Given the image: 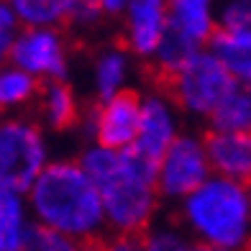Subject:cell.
Masks as SVG:
<instances>
[{
  "instance_id": "obj_8",
  "label": "cell",
  "mask_w": 251,
  "mask_h": 251,
  "mask_svg": "<svg viewBox=\"0 0 251 251\" xmlns=\"http://www.w3.org/2000/svg\"><path fill=\"white\" fill-rule=\"evenodd\" d=\"M141 102L144 100L131 90L118 93L116 98L102 102L95 118L98 146L116 151L133 146L141 128Z\"/></svg>"
},
{
  "instance_id": "obj_5",
  "label": "cell",
  "mask_w": 251,
  "mask_h": 251,
  "mask_svg": "<svg viewBox=\"0 0 251 251\" xmlns=\"http://www.w3.org/2000/svg\"><path fill=\"white\" fill-rule=\"evenodd\" d=\"M47 169V146L36 126L26 121L0 123V187L18 195L31 192Z\"/></svg>"
},
{
  "instance_id": "obj_2",
  "label": "cell",
  "mask_w": 251,
  "mask_h": 251,
  "mask_svg": "<svg viewBox=\"0 0 251 251\" xmlns=\"http://www.w3.org/2000/svg\"><path fill=\"white\" fill-rule=\"evenodd\" d=\"M36 223L75 241H98L105 226L100 190L75 162H54L28 192Z\"/></svg>"
},
{
  "instance_id": "obj_20",
  "label": "cell",
  "mask_w": 251,
  "mask_h": 251,
  "mask_svg": "<svg viewBox=\"0 0 251 251\" xmlns=\"http://www.w3.org/2000/svg\"><path fill=\"white\" fill-rule=\"evenodd\" d=\"M126 77V56L121 51H108L98 62V93L102 100H110L121 93V82Z\"/></svg>"
},
{
  "instance_id": "obj_3",
  "label": "cell",
  "mask_w": 251,
  "mask_h": 251,
  "mask_svg": "<svg viewBox=\"0 0 251 251\" xmlns=\"http://www.w3.org/2000/svg\"><path fill=\"white\" fill-rule=\"evenodd\" d=\"M182 221L198 238L221 251H244L251 238L249 187L213 175L182 202Z\"/></svg>"
},
{
  "instance_id": "obj_11",
  "label": "cell",
  "mask_w": 251,
  "mask_h": 251,
  "mask_svg": "<svg viewBox=\"0 0 251 251\" xmlns=\"http://www.w3.org/2000/svg\"><path fill=\"white\" fill-rule=\"evenodd\" d=\"M175 139H177V128H175L172 108L162 98H146L141 102V128L133 146L149 159H154V162H162V156L175 144Z\"/></svg>"
},
{
  "instance_id": "obj_26",
  "label": "cell",
  "mask_w": 251,
  "mask_h": 251,
  "mask_svg": "<svg viewBox=\"0 0 251 251\" xmlns=\"http://www.w3.org/2000/svg\"><path fill=\"white\" fill-rule=\"evenodd\" d=\"M190 251H221V249H213V246H208V244H198V241H192Z\"/></svg>"
},
{
  "instance_id": "obj_21",
  "label": "cell",
  "mask_w": 251,
  "mask_h": 251,
  "mask_svg": "<svg viewBox=\"0 0 251 251\" xmlns=\"http://www.w3.org/2000/svg\"><path fill=\"white\" fill-rule=\"evenodd\" d=\"M144 251H190L192 241L177 228H151L141 236Z\"/></svg>"
},
{
  "instance_id": "obj_19",
  "label": "cell",
  "mask_w": 251,
  "mask_h": 251,
  "mask_svg": "<svg viewBox=\"0 0 251 251\" xmlns=\"http://www.w3.org/2000/svg\"><path fill=\"white\" fill-rule=\"evenodd\" d=\"M36 90H39V82L28 72L18 70V67L0 70V108H10V105H18V102H26L28 98H33Z\"/></svg>"
},
{
  "instance_id": "obj_22",
  "label": "cell",
  "mask_w": 251,
  "mask_h": 251,
  "mask_svg": "<svg viewBox=\"0 0 251 251\" xmlns=\"http://www.w3.org/2000/svg\"><path fill=\"white\" fill-rule=\"evenodd\" d=\"M218 28L251 33V0H228L221 10Z\"/></svg>"
},
{
  "instance_id": "obj_15",
  "label": "cell",
  "mask_w": 251,
  "mask_h": 251,
  "mask_svg": "<svg viewBox=\"0 0 251 251\" xmlns=\"http://www.w3.org/2000/svg\"><path fill=\"white\" fill-rule=\"evenodd\" d=\"M213 131L223 133H251V85H238V90L210 116Z\"/></svg>"
},
{
  "instance_id": "obj_10",
  "label": "cell",
  "mask_w": 251,
  "mask_h": 251,
  "mask_svg": "<svg viewBox=\"0 0 251 251\" xmlns=\"http://www.w3.org/2000/svg\"><path fill=\"white\" fill-rule=\"evenodd\" d=\"M128 44L144 56L156 54L169 24V0H131L128 3Z\"/></svg>"
},
{
  "instance_id": "obj_13",
  "label": "cell",
  "mask_w": 251,
  "mask_h": 251,
  "mask_svg": "<svg viewBox=\"0 0 251 251\" xmlns=\"http://www.w3.org/2000/svg\"><path fill=\"white\" fill-rule=\"evenodd\" d=\"M208 49L226 64L238 85H251V33L215 28Z\"/></svg>"
},
{
  "instance_id": "obj_28",
  "label": "cell",
  "mask_w": 251,
  "mask_h": 251,
  "mask_svg": "<svg viewBox=\"0 0 251 251\" xmlns=\"http://www.w3.org/2000/svg\"><path fill=\"white\" fill-rule=\"evenodd\" d=\"M249 208H251V187H249Z\"/></svg>"
},
{
  "instance_id": "obj_14",
  "label": "cell",
  "mask_w": 251,
  "mask_h": 251,
  "mask_svg": "<svg viewBox=\"0 0 251 251\" xmlns=\"http://www.w3.org/2000/svg\"><path fill=\"white\" fill-rule=\"evenodd\" d=\"M28 228L26 205L21 195L0 187V251H21Z\"/></svg>"
},
{
  "instance_id": "obj_6",
  "label": "cell",
  "mask_w": 251,
  "mask_h": 251,
  "mask_svg": "<svg viewBox=\"0 0 251 251\" xmlns=\"http://www.w3.org/2000/svg\"><path fill=\"white\" fill-rule=\"evenodd\" d=\"M213 177V169L205 154V141L195 136H177L175 144L159 162L156 190L167 198H190L198 187Z\"/></svg>"
},
{
  "instance_id": "obj_7",
  "label": "cell",
  "mask_w": 251,
  "mask_h": 251,
  "mask_svg": "<svg viewBox=\"0 0 251 251\" xmlns=\"http://www.w3.org/2000/svg\"><path fill=\"white\" fill-rule=\"evenodd\" d=\"M10 59L18 70L31 77H49V82H62L67 75L62 39L51 28H28L18 33L10 47Z\"/></svg>"
},
{
  "instance_id": "obj_1",
  "label": "cell",
  "mask_w": 251,
  "mask_h": 251,
  "mask_svg": "<svg viewBox=\"0 0 251 251\" xmlns=\"http://www.w3.org/2000/svg\"><path fill=\"white\" fill-rule=\"evenodd\" d=\"M79 167L98 185L105 223L118 236H144L156 210L159 162L141 154L136 146L128 149H102L93 146L85 151Z\"/></svg>"
},
{
  "instance_id": "obj_4",
  "label": "cell",
  "mask_w": 251,
  "mask_h": 251,
  "mask_svg": "<svg viewBox=\"0 0 251 251\" xmlns=\"http://www.w3.org/2000/svg\"><path fill=\"white\" fill-rule=\"evenodd\" d=\"M164 85L182 108L198 116H213L238 90L236 77L210 49L198 51L182 70L164 79Z\"/></svg>"
},
{
  "instance_id": "obj_18",
  "label": "cell",
  "mask_w": 251,
  "mask_h": 251,
  "mask_svg": "<svg viewBox=\"0 0 251 251\" xmlns=\"http://www.w3.org/2000/svg\"><path fill=\"white\" fill-rule=\"evenodd\" d=\"M44 113L54 128H67L77 118V102L64 82H49L44 93Z\"/></svg>"
},
{
  "instance_id": "obj_9",
  "label": "cell",
  "mask_w": 251,
  "mask_h": 251,
  "mask_svg": "<svg viewBox=\"0 0 251 251\" xmlns=\"http://www.w3.org/2000/svg\"><path fill=\"white\" fill-rule=\"evenodd\" d=\"M205 154L213 175L251 187V133L210 131L205 136Z\"/></svg>"
},
{
  "instance_id": "obj_16",
  "label": "cell",
  "mask_w": 251,
  "mask_h": 251,
  "mask_svg": "<svg viewBox=\"0 0 251 251\" xmlns=\"http://www.w3.org/2000/svg\"><path fill=\"white\" fill-rule=\"evenodd\" d=\"M8 5L31 28H49L62 18H72L75 0H8Z\"/></svg>"
},
{
  "instance_id": "obj_27",
  "label": "cell",
  "mask_w": 251,
  "mask_h": 251,
  "mask_svg": "<svg viewBox=\"0 0 251 251\" xmlns=\"http://www.w3.org/2000/svg\"><path fill=\"white\" fill-rule=\"evenodd\" d=\"M244 251H251V238H249V244H246V249Z\"/></svg>"
},
{
  "instance_id": "obj_12",
  "label": "cell",
  "mask_w": 251,
  "mask_h": 251,
  "mask_svg": "<svg viewBox=\"0 0 251 251\" xmlns=\"http://www.w3.org/2000/svg\"><path fill=\"white\" fill-rule=\"evenodd\" d=\"M169 28H175L192 44L202 47L213 39L215 21H213V0H169Z\"/></svg>"
},
{
  "instance_id": "obj_17",
  "label": "cell",
  "mask_w": 251,
  "mask_h": 251,
  "mask_svg": "<svg viewBox=\"0 0 251 251\" xmlns=\"http://www.w3.org/2000/svg\"><path fill=\"white\" fill-rule=\"evenodd\" d=\"M21 251H100V241H75L62 233H54L49 228L33 223L26 233V241Z\"/></svg>"
},
{
  "instance_id": "obj_23",
  "label": "cell",
  "mask_w": 251,
  "mask_h": 251,
  "mask_svg": "<svg viewBox=\"0 0 251 251\" xmlns=\"http://www.w3.org/2000/svg\"><path fill=\"white\" fill-rule=\"evenodd\" d=\"M16 13L8 5V0H0V56L10 54V47L16 41Z\"/></svg>"
},
{
  "instance_id": "obj_25",
  "label": "cell",
  "mask_w": 251,
  "mask_h": 251,
  "mask_svg": "<svg viewBox=\"0 0 251 251\" xmlns=\"http://www.w3.org/2000/svg\"><path fill=\"white\" fill-rule=\"evenodd\" d=\"M131 0H100V10H105V13H118L128 5Z\"/></svg>"
},
{
  "instance_id": "obj_24",
  "label": "cell",
  "mask_w": 251,
  "mask_h": 251,
  "mask_svg": "<svg viewBox=\"0 0 251 251\" xmlns=\"http://www.w3.org/2000/svg\"><path fill=\"white\" fill-rule=\"evenodd\" d=\"M100 251H144L141 236H113L110 241H100Z\"/></svg>"
}]
</instances>
